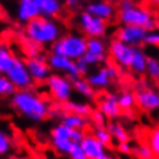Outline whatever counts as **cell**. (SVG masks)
Returning <instances> with one entry per match:
<instances>
[{"mask_svg":"<svg viewBox=\"0 0 159 159\" xmlns=\"http://www.w3.org/2000/svg\"><path fill=\"white\" fill-rule=\"evenodd\" d=\"M17 91L5 75H0V97H12Z\"/></svg>","mask_w":159,"mask_h":159,"instance_id":"28","label":"cell"},{"mask_svg":"<svg viewBox=\"0 0 159 159\" xmlns=\"http://www.w3.org/2000/svg\"><path fill=\"white\" fill-rule=\"evenodd\" d=\"M52 147L60 155H69L74 143L69 139H52Z\"/></svg>","mask_w":159,"mask_h":159,"instance_id":"25","label":"cell"},{"mask_svg":"<svg viewBox=\"0 0 159 159\" xmlns=\"http://www.w3.org/2000/svg\"><path fill=\"white\" fill-rule=\"evenodd\" d=\"M64 107L70 114H76V116H88L91 112L90 106H88L87 104L76 103V102H72V100H69V102H67V103L65 104Z\"/></svg>","mask_w":159,"mask_h":159,"instance_id":"23","label":"cell"},{"mask_svg":"<svg viewBox=\"0 0 159 159\" xmlns=\"http://www.w3.org/2000/svg\"><path fill=\"white\" fill-rule=\"evenodd\" d=\"M156 23H157V29L159 30V15H158V17L156 19Z\"/></svg>","mask_w":159,"mask_h":159,"instance_id":"45","label":"cell"},{"mask_svg":"<svg viewBox=\"0 0 159 159\" xmlns=\"http://www.w3.org/2000/svg\"><path fill=\"white\" fill-rule=\"evenodd\" d=\"M105 116H104L103 113H100L99 111H96L92 113V120L95 121V123L98 126V127H103V125L105 123Z\"/></svg>","mask_w":159,"mask_h":159,"instance_id":"40","label":"cell"},{"mask_svg":"<svg viewBox=\"0 0 159 159\" xmlns=\"http://www.w3.org/2000/svg\"><path fill=\"white\" fill-rule=\"evenodd\" d=\"M68 156L70 159H88V157L82 150V148L80 147V144H74L72 151Z\"/></svg>","mask_w":159,"mask_h":159,"instance_id":"39","label":"cell"},{"mask_svg":"<svg viewBox=\"0 0 159 159\" xmlns=\"http://www.w3.org/2000/svg\"><path fill=\"white\" fill-rule=\"evenodd\" d=\"M25 66L28 68V72L34 82L43 83L46 82L51 76V68L48 66V57L43 53L36 56L35 58H28L25 61Z\"/></svg>","mask_w":159,"mask_h":159,"instance_id":"7","label":"cell"},{"mask_svg":"<svg viewBox=\"0 0 159 159\" xmlns=\"http://www.w3.org/2000/svg\"><path fill=\"white\" fill-rule=\"evenodd\" d=\"M48 62L51 70L64 73L65 76H67L70 81L73 80V82L81 77L76 61H72V60L67 59L65 57L57 56V54L51 53L48 57Z\"/></svg>","mask_w":159,"mask_h":159,"instance_id":"9","label":"cell"},{"mask_svg":"<svg viewBox=\"0 0 159 159\" xmlns=\"http://www.w3.org/2000/svg\"><path fill=\"white\" fill-rule=\"evenodd\" d=\"M76 65H77V68H79V72L82 75H85L88 73V69H89V66H88L85 62L83 61V59H80L79 61H76Z\"/></svg>","mask_w":159,"mask_h":159,"instance_id":"42","label":"cell"},{"mask_svg":"<svg viewBox=\"0 0 159 159\" xmlns=\"http://www.w3.org/2000/svg\"><path fill=\"white\" fill-rule=\"evenodd\" d=\"M66 5H67V6H70V7H75L76 5H79V1H76V0H67V1H66Z\"/></svg>","mask_w":159,"mask_h":159,"instance_id":"43","label":"cell"},{"mask_svg":"<svg viewBox=\"0 0 159 159\" xmlns=\"http://www.w3.org/2000/svg\"><path fill=\"white\" fill-rule=\"evenodd\" d=\"M79 24L81 29L84 31V34L90 38H99V37L104 36L106 32V29H107L106 21L91 15L87 11L79 16Z\"/></svg>","mask_w":159,"mask_h":159,"instance_id":"8","label":"cell"},{"mask_svg":"<svg viewBox=\"0 0 159 159\" xmlns=\"http://www.w3.org/2000/svg\"><path fill=\"white\" fill-rule=\"evenodd\" d=\"M131 153L139 159H155V156L148 144H139L137 147L133 148Z\"/></svg>","mask_w":159,"mask_h":159,"instance_id":"30","label":"cell"},{"mask_svg":"<svg viewBox=\"0 0 159 159\" xmlns=\"http://www.w3.org/2000/svg\"><path fill=\"white\" fill-rule=\"evenodd\" d=\"M85 37L79 34H67L51 45V53L65 57L72 61H79L87 53Z\"/></svg>","mask_w":159,"mask_h":159,"instance_id":"3","label":"cell"},{"mask_svg":"<svg viewBox=\"0 0 159 159\" xmlns=\"http://www.w3.org/2000/svg\"><path fill=\"white\" fill-rule=\"evenodd\" d=\"M110 54L119 66L123 68H130L134 56V48L118 39H113L110 44Z\"/></svg>","mask_w":159,"mask_h":159,"instance_id":"11","label":"cell"},{"mask_svg":"<svg viewBox=\"0 0 159 159\" xmlns=\"http://www.w3.org/2000/svg\"><path fill=\"white\" fill-rule=\"evenodd\" d=\"M147 35L148 31L144 28L133 27V25H121L116 31V39L135 48L144 44Z\"/></svg>","mask_w":159,"mask_h":159,"instance_id":"10","label":"cell"},{"mask_svg":"<svg viewBox=\"0 0 159 159\" xmlns=\"http://www.w3.org/2000/svg\"><path fill=\"white\" fill-rule=\"evenodd\" d=\"M46 84L51 96L57 102L66 104L70 100L74 87H73V82L67 76L51 74V76L46 81Z\"/></svg>","mask_w":159,"mask_h":159,"instance_id":"5","label":"cell"},{"mask_svg":"<svg viewBox=\"0 0 159 159\" xmlns=\"http://www.w3.org/2000/svg\"><path fill=\"white\" fill-rule=\"evenodd\" d=\"M11 150V141L4 131L0 129V156L6 155Z\"/></svg>","mask_w":159,"mask_h":159,"instance_id":"35","label":"cell"},{"mask_svg":"<svg viewBox=\"0 0 159 159\" xmlns=\"http://www.w3.org/2000/svg\"><path fill=\"white\" fill-rule=\"evenodd\" d=\"M144 44L150 45V46H159V31L158 30L148 32Z\"/></svg>","mask_w":159,"mask_h":159,"instance_id":"37","label":"cell"},{"mask_svg":"<svg viewBox=\"0 0 159 159\" xmlns=\"http://www.w3.org/2000/svg\"><path fill=\"white\" fill-rule=\"evenodd\" d=\"M13 107L30 121L39 122L48 116V105L36 92L28 90L16 91L11 99Z\"/></svg>","mask_w":159,"mask_h":159,"instance_id":"1","label":"cell"},{"mask_svg":"<svg viewBox=\"0 0 159 159\" xmlns=\"http://www.w3.org/2000/svg\"><path fill=\"white\" fill-rule=\"evenodd\" d=\"M36 4L39 9V14L43 17L52 19L61 13L64 5L59 0H36Z\"/></svg>","mask_w":159,"mask_h":159,"instance_id":"18","label":"cell"},{"mask_svg":"<svg viewBox=\"0 0 159 159\" xmlns=\"http://www.w3.org/2000/svg\"><path fill=\"white\" fill-rule=\"evenodd\" d=\"M147 73L152 80H159V60L155 58H149L147 65Z\"/></svg>","mask_w":159,"mask_h":159,"instance_id":"33","label":"cell"},{"mask_svg":"<svg viewBox=\"0 0 159 159\" xmlns=\"http://www.w3.org/2000/svg\"><path fill=\"white\" fill-rule=\"evenodd\" d=\"M98 111L103 113L107 119H116L121 116L122 110L119 105V96L116 93H108L98 104Z\"/></svg>","mask_w":159,"mask_h":159,"instance_id":"15","label":"cell"},{"mask_svg":"<svg viewBox=\"0 0 159 159\" xmlns=\"http://www.w3.org/2000/svg\"><path fill=\"white\" fill-rule=\"evenodd\" d=\"M16 56L13 54L9 46L0 43V75H6L13 67Z\"/></svg>","mask_w":159,"mask_h":159,"instance_id":"19","label":"cell"},{"mask_svg":"<svg viewBox=\"0 0 159 159\" xmlns=\"http://www.w3.org/2000/svg\"><path fill=\"white\" fill-rule=\"evenodd\" d=\"M23 45H24L25 53L29 54V58H35L36 56L40 54V46L35 43H32L31 40L28 39V43L25 42V43H23Z\"/></svg>","mask_w":159,"mask_h":159,"instance_id":"36","label":"cell"},{"mask_svg":"<svg viewBox=\"0 0 159 159\" xmlns=\"http://www.w3.org/2000/svg\"><path fill=\"white\" fill-rule=\"evenodd\" d=\"M39 9L36 4V0H21L16 8V17L19 22L28 24L29 22L39 17Z\"/></svg>","mask_w":159,"mask_h":159,"instance_id":"14","label":"cell"},{"mask_svg":"<svg viewBox=\"0 0 159 159\" xmlns=\"http://www.w3.org/2000/svg\"><path fill=\"white\" fill-rule=\"evenodd\" d=\"M118 76V70L112 66L103 67L98 69L96 73L89 75L87 77V81L90 83L95 90H102L107 88L111 84L112 80Z\"/></svg>","mask_w":159,"mask_h":159,"instance_id":"12","label":"cell"},{"mask_svg":"<svg viewBox=\"0 0 159 159\" xmlns=\"http://www.w3.org/2000/svg\"><path fill=\"white\" fill-rule=\"evenodd\" d=\"M118 149H119V151L123 155H129L133 152V147H131L129 142H126V143H121L118 145Z\"/></svg>","mask_w":159,"mask_h":159,"instance_id":"41","label":"cell"},{"mask_svg":"<svg viewBox=\"0 0 159 159\" xmlns=\"http://www.w3.org/2000/svg\"><path fill=\"white\" fill-rule=\"evenodd\" d=\"M85 135H87V134L84 133L83 129H74V130H72V133H70L69 139H70L74 144H81L82 141L84 139V137H85Z\"/></svg>","mask_w":159,"mask_h":159,"instance_id":"38","label":"cell"},{"mask_svg":"<svg viewBox=\"0 0 159 159\" xmlns=\"http://www.w3.org/2000/svg\"><path fill=\"white\" fill-rule=\"evenodd\" d=\"M87 12L91 15L102 19L104 21L111 20L116 14L114 6L106 1H97V2H90L87 6Z\"/></svg>","mask_w":159,"mask_h":159,"instance_id":"17","label":"cell"},{"mask_svg":"<svg viewBox=\"0 0 159 159\" xmlns=\"http://www.w3.org/2000/svg\"><path fill=\"white\" fill-rule=\"evenodd\" d=\"M70 133H72V129L67 128L62 123H59V125H57L56 127L52 128L51 135L52 139H69Z\"/></svg>","mask_w":159,"mask_h":159,"instance_id":"32","label":"cell"},{"mask_svg":"<svg viewBox=\"0 0 159 159\" xmlns=\"http://www.w3.org/2000/svg\"><path fill=\"white\" fill-rule=\"evenodd\" d=\"M107 130L110 131L112 141H116L118 144L129 142V134H128L127 130L120 123H116V122L110 123L107 127Z\"/></svg>","mask_w":159,"mask_h":159,"instance_id":"21","label":"cell"},{"mask_svg":"<svg viewBox=\"0 0 159 159\" xmlns=\"http://www.w3.org/2000/svg\"><path fill=\"white\" fill-rule=\"evenodd\" d=\"M97 159H114V158H112V157H108V156H103V157H100V158H97Z\"/></svg>","mask_w":159,"mask_h":159,"instance_id":"44","label":"cell"},{"mask_svg":"<svg viewBox=\"0 0 159 159\" xmlns=\"http://www.w3.org/2000/svg\"><path fill=\"white\" fill-rule=\"evenodd\" d=\"M80 147L82 148L83 152L88 157V159H97L105 156L106 150L105 145L100 143L98 139H96L93 135H85L82 143L80 144Z\"/></svg>","mask_w":159,"mask_h":159,"instance_id":"16","label":"cell"},{"mask_svg":"<svg viewBox=\"0 0 159 159\" xmlns=\"http://www.w3.org/2000/svg\"><path fill=\"white\" fill-rule=\"evenodd\" d=\"M73 87H74V90L76 92H79L80 95H82L83 97H87V98H93L95 97V89L90 85L87 79L80 77L79 80L73 82Z\"/></svg>","mask_w":159,"mask_h":159,"instance_id":"22","label":"cell"},{"mask_svg":"<svg viewBox=\"0 0 159 159\" xmlns=\"http://www.w3.org/2000/svg\"><path fill=\"white\" fill-rule=\"evenodd\" d=\"M148 145L151 149L155 158L159 159V127L150 131L148 136Z\"/></svg>","mask_w":159,"mask_h":159,"instance_id":"29","label":"cell"},{"mask_svg":"<svg viewBox=\"0 0 159 159\" xmlns=\"http://www.w3.org/2000/svg\"><path fill=\"white\" fill-rule=\"evenodd\" d=\"M136 104L147 112L159 110V92L153 89H141L135 95Z\"/></svg>","mask_w":159,"mask_h":159,"instance_id":"13","label":"cell"},{"mask_svg":"<svg viewBox=\"0 0 159 159\" xmlns=\"http://www.w3.org/2000/svg\"><path fill=\"white\" fill-rule=\"evenodd\" d=\"M5 76L12 82V84L15 87L17 91L28 90L34 83L31 76L28 72V68L25 66V61L20 59L19 57L15 58L13 67L9 69V72Z\"/></svg>","mask_w":159,"mask_h":159,"instance_id":"6","label":"cell"},{"mask_svg":"<svg viewBox=\"0 0 159 159\" xmlns=\"http://www.w3.org/2000/svg\"><path fill=\"white\" fill-rule=\"evenodd\" d=\"M93 136L105 147L112 143V137L110 135V131L107 130V128L97 127L93 131Z\"/></svg>","mask_w":159,"mask_h":159,"instance_id":"31","label":"cell"},{"mask_svg":"<svg viewBox=\"0 0 159 159\" xmlns=\"http://www.w3.org/2000/svg\"><path fill=\"white\" fill-rule=\"evenodd\" d=\"M87 52L97 56L105 54V44L99 38H89L87 42Z\"/></svg>","mask_w":159,"mask_h":159,"instance_id":"26","label":"cell"},{"mask_svg":"<svg viewBox=\"0 0 159 159\" xmlns=\"http://www.w3.org/2000/svg\"><path fill=\"white\" fill-rule=\"evenodd\" d=\"M119 21L122 25H133L144 28L151 20H153L152 14L148 8L136 5L133 1L123 0L119 4Z\"/></svg>","mask_w":159,"mask_h":159,"instance_id":"4","label":"cell"},{"mask_svg":"<svg viewBox=\"0 0 159 159\" xmlns=\"http://www.w3.org/2000/svg\"><path fill=\"white\" fill-rule=\"evenodd\" d=\"M61 123L66 126L69 129H83L85 126V119L81 116H76V114H67L66 116L62 118Z\"/></svg>","mask_w":159,"mask_h":159,"instance_id":"24","label":"cell"},{"mask_svg":"<svg viewBox=\"0 0 159 159\" xmlns=\"http://www.w3.org/2000/svg\"><path fill=\"white\" fill-rule=\"evenodd\" d=\"M148 58L147 54L141 50L139 48H134V56L131 60L130 68L136 73V74H143L147 72V65H148Z\"/></svg>","mask_w":159,"mask_h":159,"instance_id":"20","label":"cell"},{"mask_svg":"<svg viewBox=\"0 0 159 159\" xmlns=\"http://www.w3.org/2000/svg\"><path fill=\"white\" fill-rule=\"evenodd\" d=\"M136 99L135 95H133L131 92H122L119 95V105L120 108L122 111H129L135 106Z\"/></svg>","mask_w":159,"mask_h":159,"instance_id":"27","label":"cell"},{"mask_svg":"<svg viewBox=\"0 0 159 159\" xmlns=\"http://www.w3.org/2000/svg\"><path fill=\"white\" fill-rule=\"evenodd\" d=\"M82 59H83V61L88 66H92V65H97V64H100V62H104V61L106 60V54L97 56V54H92L90 52H87Z\"/></svg>","mask_w":159,"mask_h":159,"instance_id":"34","label":"cell"},{"mask_svg":"<svg viewBox=\"0 0 159 159\" xmlns=\"http://www.w3.org/2000/svg\"><path fill=\"white\" fill-rule=\"evenodd\" d=\"M61 28L54 20L39 16L25 25L24 35L32 43L39 46L54 44L60 38Z\"/></svg>","mask_w":159,"mask_h":159,"instance_id":"2","label":"cell"}]
</instances>
